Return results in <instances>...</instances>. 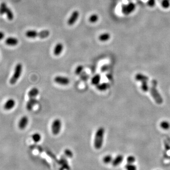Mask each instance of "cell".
Returning a JSON list of instances; mask_svg holds the SVG:
<instances>
[{"instance_id": "cell-1", "label": "cell", "mask_w": 170, "mask_h": 170, "mask_svg": "<svg viewBox=\"0 0 170 170\" xmlns=\"http://www.w3.org/2000/svg\"><path fill=\"white\" fill-rule=\"evenodd\" d=\"M105 134V129L104 127H101L97 128L94 135V146L96 149L98 150L103 147Z\"/></svg>"}, {"instance_id": "cell-2", "label": "cell", "mask_w": 170, "mask_h": 170, "mask_svg": "<svg viewBox=\"0 0 170 170\" xmlns=\"http://www.w3.org/2000/svg\"><path fill=\"white\" fill-rule=\"evenodd\" d=\"M151 84L152 85L150 89V91L151 96L157 104L161 105L163 102V99L157 88V81L155 79L153 80Z\"/></svg>"}, {"instance_id": "cell-3", "label": "cell", "mask_w": 170, "mask_h": 170, "mask_svg": "<svg viewBox=\"0 0 170 170\" xmlns=\"http://www.w3.org/2000/svg\"><path fill=\"white\" fill-rule=\"evenodd\" d=\"M23 66L21 63H18L16 66L14 70L12 76L10 79V83L11 85H14L16 84L19 79L20 78L22 72Z\"/></svg>"}, {"instance_id": "cell-4", "label": "cell", "mask_w": 170, "mask_h": 170, "mask_svg": "<svg viewBox=\"0 0 170 170\" xmlns=\"http://www.w3.org/2000/svg\"><path fill=\"white\" fill-rule=\"evenodd\" d=\"M26 36L28 38H35L37 37H39L41 38H46L50 35V32L47 30H45L40 32L35 31V30H28L26 32Z\"/></svg>"}, {"instance_id": "cell-5", "label": "cell", "mask_w": 170, "mask_h": 170, "mask_svg": "<svg viewBox=\"0 0 170 170\" xmlns=\"http://www.w3.org/2000/svg\"><path fill=\"white\" fill-rule=\"evenodd\" d=\"M62 128V122L59 118L55 119L51 124V132L52 133L56 136L60 133Z\"/></svg>"}, {"instance_id": "cell-6", "label": "cell", "mask_w": 170, "mask_h": 170, "mask_svg": "<svg viewBox=\"0 0 170 170\" xmlns=\"http://www.w3.org/2000/svg\"><path fill=\"white\" fill-rule=\"evenodd\" d=\"M54 81L56 84L62 86H67L70 83V80L67 77L62 76H57L54 78Z\"/></svg>"}, {"instance_id": "cell-7", "label": "cell", "mask_w": 170, "mask_h": 170, "mask_svg": "<svg viewBox=\"0 0 170 170\" xmlns=\"http://www.w3.org/2000/svg\"><path fill=\"white\" fill-rule=\"evenodd\" d=\"M29 123V119L28 116H23L18 121V127L21 130H24L26 128Z\"/></svg>"}, {"instance_id": "cell-8", "label": "cell", "mask_w": 170, "mask_h": 170, "mask_svg": "<svg viewBox=\"0 0 170 170\" xmlns=\"http://www.w3.org/2000/svg\"><path fill=\"white\" fill-rule=\"evenodd\" d=\"M79 13L78 11H74L67 21L68 25L69 26H72L75 23V22L78 20V18H79Z\"/></svg>"}, {"instance_id": "cell-9", "label": "cell", "mask_w": 170, "mask_h": 170, "mask_svg": "<svg viewBox=\"0 0 170 170\" xmlns=\"http://www.w3.org/2000/svg\"><path fill=\"white\" fill-rule=\"evenodd\" d=\"M38 103V101L36 98H29L28 102H26V109L29 111H31L33 110L34 106Z\"/></svg>"}, {"instance_id": "cell-10", "label": "cell", "mask_w": 170, "mask_h": 170, "mask_svg": "<svg viewBox=\"0 0 170 170\" xmlns=\"http://www.w3.org/2000/svg\"><path fill=\"white\" fill-rule=\"evenodd\" d=\"M15 105H16L15 101L13 99L10 98L6 101L4 105H3V108L5 110L7 111L11 110L15 107Z\"/></svg>"}, {"instance_id": "cell-11", "label": "cell", "mask_w": 170, "mask_h": 170, "mask_svg": "<svg viewBox=\"0 0 170 170\" xmlns=\"http://www.w3.org/2000/svg\"><path fill=\"white\" fill-rule=\"evenodd\" d=\"M135 9V5L133 3H131L123 7V12L125 14H128L132 12Z\"/></svg>"}, {"instance_id": "cell-12", "label": "cell", "mask_w": 170, "mask_h": 170, "mask_svg": "<svg viewBox=\"0 0 170 170\" xmlns=\"http://www.w3.org/2000/svg\"><path fill=\"white\" fill-rule=\"evenodd\" d=\"M124 157L123 155L119 154L113 159V162H112V165L114 167H116L121 164L123 161Z\"/></svg>"}, {"instance_id": "cell-13", "label": "cell", "mask_w": 170, "mask_h": 170, "mask_svg": "<svg viewBox=\"0 0 170 170\" xmlns=\"http://www.w3.org/2000/svg\"><path fill=\"white\" fill-rule=\"evenodd\" d=\"M63 50V45L62 43H59L55 45L53 50V54L55 56H59L62 53Z\"/></svg>"}, {"instance_id": "cell-14", "label": "cell", "mask_w": 170, "mask_h": 170, "mask_svg": "<svg viewBox=\"0 0 170 170\" xmlns=\"http://www.w3.org/2000/svg\"><path fill=\"white\" fill-rule=\"evenodd\" d=\"M5 43L6 45L9 46H16L18 45V39L15 37H10L7 38L5 41Z\"/></svg>"}, {"instance_id": "cell-15", "label": "cell", "mask_w": 170, "mask_h": 170, "mask_svg": "<svg viewBox=\"0 0 170 170\" xmlns=\"http://www.w3.org/2000/svg\"><path fill=\"white\" fill-rule=\"evenodd\" d=\"M39 93V90L37 87H33L29 91L28 96L29 98H36Z\"/></svg>"}, {"instance_id": "cell-16", "label": "cell", "mask_w": 170, "mask_h": 170, "mask_svg": "<svg viewBox=\"0 0 170 170\" xmlns=\"http://www.w3.org/2000/svg\"><path fill=\"white\" fill-rule=\"evenodd\" d=\"M110 87V85L108 83H100L96 86L97 89L100 91H105Z\"/></svg>"}, {"instance_id": "cell-17", "label": "cell", "mask_w": 170, "mask_h": 170, "mask_svg": "<svg viewBox=\"0 0 170 170\" xmlns=\"http://www.w3.org/2000/svg\"><path fill=\"white\" fill-rule=\"evenodd\" d=\"M101 79V76L99 74H97L93 77L92 78L91 82L93 85L96 86L100 84Z\"/></svg>"}, {"instance_id": "cell-18", "label": "cell", "mask_w": 170, "mask_h": 170, "mask_svg": "<svg viewBox=\"0 0 170 170\" xmlns=\"http://www.w3.org/2000/svg\"><path fill=\"white\" fill-rule=\"evenodd\" d=\"M135 78L136 80L140 81L141 82H143L145 81H148L149 80V78L147 76L141 73L137 74Z\"/></svg>"}, {"instance_id": "cell-19", "label": "cell", "mask_w": 170, "mask_h": 170, "mask_svg": "<svg viewBox=\"0 0 170 170\" xmlns=\"http://www.w3.org/2000/svg\"><path fill=\"white\" fill-rule=\"evenodd\" d=\"M111 38V35L108 33H105L100 35L99 37V39L101 41H106L109 40Z\"/></svg>"}, {"instance_id": "cell-20", "label": "cell", "mask_w": 170, "mask_h": 170, "mask_svg": "<svg viewBox=\"0 0 170 170\" xmlns=\"http://www.w3.org/2000/svg\"><path fill=\"white\" fill-rule=\"evenodd\" d=\"M32 139L33 141L35 143H38L42 139V136L39 133H35L32 136Z\"/></svg>"}, {"instance_id": "cell-21", "label": "cell", "mask_w": 170, "mask_h": 170, "mask_svg": "<svg viewBox=\"0 0 170 170\" xmlns=\"http://www.w3.org/2000/svg\"><path fill=\"white\" fill-rule=\"evenodd\" d=\"M113 157L110 154H108L105 155V157L103 158V162L105 163V164H109L110 163H112L113 162Z\"/></svg>"}, {"instance_id": "cell-22", "label": "cell", "mask_w": 170, "mask_h": 170, "mask_svg": "<svg viewBox=\"0 0 170 170\" xmlns=\"http://www.w3.org/2000/svg\"><path fill=\"white\" fill-rule=\"evenodd\" d=\"M160 126L162 129L167 130L170 128V124L167 121L164 120L160 123Z\"/></svg>"}, {"instance_id": "cell-23", "label": "cell", "mask_w": 170, "mask_h": 170, "mask_svg": "<svg viewBox=\"0 0 170 170\" xmlns=\"http://www.w3.org/2000/svg\"><path fill=\"white\" fill-rule=\"evenodd\" d=\"M5 14H6L9 20H10V21L13 20V18H14V14H13L12 11L10 8L8 7L7 10L6 11Z\"/></svg>"}, {"instance_id": "cell-24", "label": "cell", "mask_w": 170, "mask_h": 170, "mask_svg": "<svg viewBox=\"0 0 170 170\" xmlns=\"http://www.w3.org/2000/svg\"><path fill=\"white\" fill-rule=\"evenodd\" d=\"M7 8L8 7L5 3H2L0 5V14L1 15L5 14L6 11L7 10Z\"/></svg>"}, {"instance_id": "cell-25", "label": "cell", "mask_w": 170, "mask_h": 170, "mask_svg": "<svg viewBox=\"0 0 170 170\" xmlns=\"http://www.w3.org/2000/svg\"><path fill=\"white\" fill-rule=\"evenodd\" d=\"M99 17L96 14H93L89 17V21L92 23L96 22L98 20Z\"/></svg>"}, {"instance_id": "cell-26", "label": "cell", "mask_w": 170, "mask_h": 170, "mask_svg": "<svg viewBox=\"0 0 170 170\" xmlns=\"http://www.w3.org/2000/svg\"><path fill=\"white\" fill-rule=\"evenodd\" d=\"M84 70V67L81 65L78 66L75 70V74L77 75H80Z\"/></svg>"}, {"instance_id": "cell-27", "label": "cell", "mask_w": 170, "mask_h": 170, "mask_svg": "<svg viewBox=\"0 0 170 170\" xmlns=\"http://www.w3.org/2000/svg\"><path fill=\"white\" fill-rule=\"evenodd\" d=\"M126 170H137V167L134 164L127 163L125 165Z\"/></svg>"}, {"instance_id": "cell-28", "label": "cell", "mask_w": 170, "mask_h": 170, "mask_svg": "<svg viewBox=\"0 0 170 170\" xmlns=\"http://www.w3.org/2000/svg\"><path fill=\"white\" fill-rule=\"evenodd\" d=\"M161 5L163 8L168 9L170 7V2L169 0H162Z\"/></svg>"}, {"instance_id": "cell-29", "label": "cell", "mask_w": 170, "mask_h": 170, "mask_svg": "<svg viewBox=\"0 0 170 170\" xmlns=\"http://www.w3.org/2000/svg\"><path fill=\"white\" fill-rule=\"evenodd\" d=\"M141 89L144 92H147L149 89V86L148 85L147 81H145L141 82Z\"/></svg>"}, {"instance_id": "cell-30", "label": "cell", "mask_w": 170, "mask_h": 170, "mask_svg": "<svg viewBox=\"0 0 170 170\" xmlns=\"http://www.w3.org/2000/svg\"><path fill=\"white\" fill-rule=\"evenodd\" d=\"M64 153L65 155L69 158H71L73 156V152L70 149H66L64 150Z\"/></svg>"}, {"instance_id": "cell-31", "label": "cell", "mask_w": 170, "mask_h": 170, "mask_svg": "<svg viewBox=\"0 0 170 170\" xmlns=\"http://www.w3.org/2000/svg\"><path fill=\"white\" fill-rule=\"evenodd\" d=\"M136 161V158L133 155H130L127 158V162L129 164H134Z\"/></svg>"}, {"instance_id": "cell-32", "label": "cell", "mask_w": 170, "mask_h": 170, "mask_svg": "<svg viewBox=\"0 0 170 170\" xmlns=\"http://www.w3.org/2000/svg\"><path fill=\"white\" fill-rule=\"evenodd\" d=\"M109 69V67L108 65H104L102 66V67L101 68V71H102V72H105L106 71H107Z\"/></svg>"}, {"instance_id": "cell-33", "label": "cell", "mask_w": 170, "mask_h": 170, "mask_svg": "<svg viewBox=\"0 0 170 170\" xmlns=\"http://www.w3.org/2000/svg\"><path fill=\"white\" fill-rule=\"evenodd\" d=\"M148 5L150 7H153L155 4V0H149L148 1Z\"/></svg>"}, {"instance_id": "cell-34", "label": "cell", "mask_w": 170, "mask_h": 170, "mask_svg": "<svg viewBox=\"0 0 170 170\" xmlns=\"http://www.w3.org/2000/svg\"><path fill=\"white\" fill-rule=\"evenodd\" d=\"M4 37V34L3 32L0 31V40L3 39Z\"/></svg>"}]
</instances>
